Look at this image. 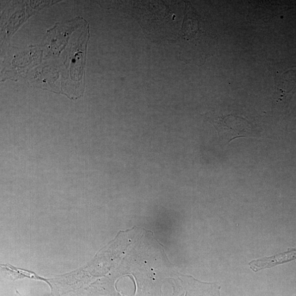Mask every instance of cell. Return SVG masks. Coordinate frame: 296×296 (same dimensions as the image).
Returning <instances> with one entry per match:
<instances>
[{"instance_id":"1","label":"cell","mask_w":296,"mask_h":296,"mask_svg":"<svg viewBox=\"0 0 296 296\" xmlns=\"http://www.w3.org/2000/svg\"><path fill=\"white\" fill-rule=\"evenodd\" d=\"M215 124L219 134L228 143L237 138L254 137L250 123L243 117L228 115L219 118Z\"/></svg>"}]
</instances>
